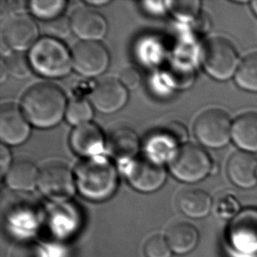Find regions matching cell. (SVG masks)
Here are the masks:
<instances>
[{"instance_id":"e0dca14e","label":"cell","mask_w":257,"mask_h":257,"mask_svg":"<svg viewBox=\"0 0 257 257\" xmlns=\"http://www.w3.org/2000/svg\"><path fill=\"white\" fill-rule=\"evenodd\" d=\"M139 139L134 130L127 126H118L110 131L105 142L108 153L115 160L128 163L137 157Z\"/></svg>"},{"instance_id":"d6a6232c","label":"cell","mask_w":257,"mask_h":257,"mask_svg":"<svg viewBox=\"0 0 257 257\" xmlns=\"http://www.w3.org/2000/svg\"><path fill=\"white\" fill-rule=\"evenodd\" d=\"M119 81L125 88L134 90L139 86L141 83V74L134 67H127L119 74Z\"/></svg>"},{"instance_id":"83f0119b","label":"cell","mask_w":257,"mask_h":257,"mask_svg":"<svg viewBox=\"0 0 257 257\" xmlns=\"http://www.w3.org/2000/svg\"><path fill=\"white\" fill-rule=\"evenodd\" d=\"M5 64L7 72L19 79H23L30 76L33 70L28 56L24 53L19 51H14L7 56Z\"/></svg>"},{"instance_id":"484cf974","label":"cell","mask_w":257,"mask_h":257,"mask_svg":"<svg viewBox=\"0 0 257 257\" xmlns=\"http://www.w3.org/2000/svg\"><path fill=\"white\" fill-rule=\"evenodd\" d=\"M65 114L69 123L78 126L89 123L93 116V111L86 99L75 98L68 104Z\"/></svg>"},{"instance_id":"9a60e30c","label":"cell","mask_w":257,"mask_h":257,"mask_svg":"<svg viewBox=\"0 0 257 257\" xmlns=\"http://www.w3.org/2000/svg\"><path fill=\"white\" fill-rule=\"evenodd\" d=\"M72 31L79 38L89 42H97L104 38L107 32V23L96 11L80 8L74 12L70 18Z\"/></svg>"},{"instance_id":"cb8c5ba5","label":"cell","mask_w":257,"mask_h":257,"mask_svg":"<svg viewBox=\"0 0 257 257\" xmlns=\"http://www.w3.org/2000/svg\"><path fill=\"white\" fill-rule=\"evenodd\" d=\"M166 77L174 88L182 90L193 84L196 74L190 63L175 62L168 67Z\"/></svg>"},{"instance_id":"d6986e66","label":"cell","mask_w":257,"mask_h":257,"mask_svg":"<svg viewBox=\"0 0 257 257\" xmlns=\"http://www.w3.org/2000/svg\"><path fill=\"white\" fill-rule=\"evenodd\" d=\"M232 141L240 151L257 153V113L240 115L233 122Z\"/></svg>"},{"instance_id":"f1b7e54d","label":"cell","mask_w":257,"mask_h":257,"mask_svg":"<svg viewBox=\"0 0 257 257\" xmlns=\"http://www.w3.org/2000/svg\"><path fill=\"white\" fill-rule=\"evenodd\" d=\"M71 28L70 20L65 16H59L51 21H46L43 25V31L48 37L63 39L69 36Z\"/></svg>"},{"instance_id":"277c9868","label":"cell","mask_w":257,"mask_h":257,"mask_svg":"<svg viewBox=\"0 0 257 257\" xmlns=\"http://www.w3.org/2000/svg\"><path fill=\"white\" fill-rule=\"evenodd\" d=\"M214 163L201 147L185 143L170 160V170L178 180L194 184L212 175Z\"/></svg>"},{"instance_id":"d4e9b609","label":"cell","mask_w":257,"mask_h":257,"mask_svg":"<svg viewBox=\"0 0 257 257\" xmlns=\"http://www.w3.org/2000/svg\"><path fill=\"white\" fill-rule=\"evenodd\" d=\"M66 6L63 0H34L29 3L33 14L46 21H51L61 16Z\"/></svg>"},{"instance_id":"d590c367","label":"cell","mask_w":257,"mask_h":257,"mask_svg":"<svg viewBox=\"0 0 257 257\" xmlns=\"http://www.w3.org/2000/svg\"><path fill=\"white\" fill-rule=\"evenodd\" d=\"M110 3V1H86V4L90 5V6H103L106 4Z\"/></svg>"},{"instance_id":"ac0fdd59","label":"cell","mask_w":257,"mask_h":257,"mask_svg":"<svg viewBox=\"0 0 257 257\" xmlns=\"http://www.w3.org/2000/svg\"><path fill=\"white\" fill-rule=\"evenodd\" d=\"M70 143L77 155L88 158L99 156L104 148V136L100 129L90 122L74 129Z\"/></svg>"},{"instance_id":"44dd1931","label":"cell","mask_w":257,"mask_h":257,"mask_svg":"<svg viewBox=\"0 0 257 257\" xmlns=\"http://www.w3.org/2000/svg\"><path fill=\"white\" fill-rule=\"evenodd\" d=\"M166 240L174 253L185 254L197 247L199 235L197 228L191 223L180 221L174 223L168 228Z\"/></svg>"},{"instance_id":"f546056e","label":"cell","mask_w":257,"mask_h":257,"mask_svg":"<svg viewBox=\"0 0 257 257\" xmlns=\"http://www.w3.org/2000/svg\"><path fill=\"white\" fill-rule=\"evenodd\" d=\"M147 257H171V249L164 236L156 234L147 240L144 245Z\"/></svg>"},{"instance_id":"4dcf8cb0","label":"cell","mask_w":257,"mask_h":257,"mask_svg":"<svg viewBox=\"0 0 257 257\" xmlns=\"http://www.w3.org/2000/svg\"><path fill=\"white\" fill-rule=\"evenodd\" d=\"M215 212L222 219H233L240 212L239 202L232 195H224L215 203Z\"/></svg>"},{"instance_id":"9c48e42d","label":"cell","mask_w":257,"mask_h":257,"mask_svg":"<svg viewBox=\"0 0 257 257\" xmlns=\"http://www.w3.org/2000/svg\"><path fill=\"white\" fill-rule=\"evenodd\" d=\"M38 187L46 197L55 201H65L76 191L75 179L66 165L51 163L39 173Z\"/></svg>"},{"instance_id":"8992f818","label":"cell","mask_w":257,"mask_h":257,"mask_svg":"<svg viewBox=\"0 0 257 257\" xmlns=\"http://www.w3.org/2000/svg\"><path fill=\"white\" fill-rule=\"evenodd\" d=\"M233 121L226 111L210 109L202 112L195 120V136L203 146L221 149L232 140Z\"/></svg>"},{"instance_id":"6da1fadb","label":"cell","mask_w":257,"mask_h":257,"mask_svg":"<svg viewBox=\"0 0 257 257\" xmlns=\"http://www.w3.org/2000/svg\"><path fill=\"white\" fill-rule=\"evenodd\" d=\"M21 106L32 125L39 128H50L57 125L66 113V98L58 87L43 83L27 90Z\"/></svg>"},{"instance_id":"5b68a950","label":"cell","mask_w":257,"mask_h":257,"mask_svg":"<svg viewBox=\"0 0 257 257\" xmlns=\"http://www.w3.org/2000/svg\"><path fill=\"white\" fill-rule=\"evenodd\" d=\"M202 62L206 73L218 81H227L234 77L240 64L235 48L221 37L210 39L205 43Z\"/></svg>"},{"instance_id":"8fae6325","label":"cell","mask_w":257,"mask_h":257,"mask_svg":"<svg viewBox=\"0 0 257 257\" xmlns=\"http://www.w3.org/2000/svg\"><path fill=\"white\" fill-rule=\"evenodd\" d=\"M187 136L184 125L178 122H170L150 137L147 143L146 153L162 162L164 159L171 160L176 151L185 144Z\"/></svg>"},{"instance_id":"4316f807","label":"cell","mask_w":257,"mask_h":257,"mask_svg":"<svg viewBox=\"0 0 257 257\" xmlns=\"http://www.w3.org/2000/svg\"><path fill=\"white\" fill-rule=\"evenodd\" d=\"M168 8L174 17L184 22L195 21L200 14L201 2L198 0L169 1Z\"/></svg>"},{"instance_id":"3957f363","label":"cell","mask_w":257,"mask_h":257,"mask_svg":"<svg viewBox=\"0 0 257 257\" xmlns=\"http://www.w3.org/2000/svg\"><path fill=\"white\" fill-rule=\"evenodd\" d=\"M33 70L43 77L59 78L70 73L72 56L62 42L44 37L33 46L28 56Z\"/></svg>"},{"instance_id":"ffe728a7","label":"cell","mask_w":257,"mask_h":257,"mask_svg":"<svg viewBox=\"0 0 257 257\" xmlns=\"http://www.w3.org/2000/svg\"><path fill=\"white\" fill-rule=\"evenodd\" d=\"M177 205L188 217L201 219L211 212L212 199L206 191L200 189H185L177 195Z\"/></svg>"},{"instance_id":"5bb4252c","label":"cell","mask_w":257,"mask_h":257,"mask_svg":"<svg viewBox=\"0 0 257 257\" xmlns=\"http://www.w3.org/2000/svg\"><path fill=\"white\" fill-rule=\"evenodd\" d=\"M90 101L98 111L112 113L125 105L128 94L120 81L105 77L97 82L90 93Z\"/></svg>"},{"instance_id":"1f68e13d","label":"cell","mask_w":257,"mask_h":257,"mask_svg":"<svg viewBox=\"0 0 257 257\" xmlns=\"http://www.w3.org/2000/svg\"><path fill=\"white\" fill-rule=\"evenodd\" d=\"M12 257H46L41 245L34 241H22L14 247Z\"/></svg>"},{"instance_id":"836d02e7","label":"cell","mask_w":257,"mask_h":257,"mask_svg":"<svg viewBox=\"0 0 257 257\" xmlns=\"http://www.w3.org/2000/svg\"><path fill=\"white\" fill-rule=\"evenodd\" d=\"M11 153L10 150L7 149V146L1 144L0 146V171L1 176H6L7 171H9L12 164H11Z\"/></svg>"},{"instance_id":"8d00e7d4","label":"cell","mask_w":257,"mask_h":257,"mask_svg":"<svg viewBox=\"0 0 257 257\" xmlns=\"http://www.w3.org/2000/svg\"><path fill=\"white\" fill-rule=\"evenodd\" d=\"M249 4H250L251 10L257 17V1H251Z\"/></svg>"},{"instance_id":"e575fe53","label":"cell","mask_w":257,"mask_h":257,"mask_svg":"<svg viewBox=\"0 0 257 257\" xmlns=\"http://www.w3.org/2000/svg\"><path fill=\"white\" fill-rule=\"evenodd\" d=\"M7 67L5 64V62L2 60L1 62V71H0V78H1V82H3L5 80V78L7 77Z\"/></svg>"},{"instance_id":"603a6c76","label":"cell","mask_w":257,"mask_h":257,"mask_svg":"<svg viewBox=\"0 0 257 257\" xmlns=\"http://www.w3.org/2000/svg\"><path fill=\"white\" fill-rule=\"evenodd\" d=\"M234 81L240 89L257 92V53L249 55L240 62Z\"/></svg>"},{"instance_id":"7402d4cb","label":"cell","mask_w":257,"mask_h":257,"mask_svg":"<svg viewBox=\"0 0 257 257\" xmlns=\"http://www.w3.org/2000/svg\"><path fill=\"white\" fill-rule=\"evenodd\" d=\"M39 173L40 171L30 161L18 160L6 174V183L12 190L32 191L38 184Z\"/></svg>"},{"instance_id":"4fadbf2b","label":"cell","mask_w":257,"mask_h":257,"mask_svg":"<svg viewBox=\"0 0 257 257\" xmlns=\"http://www.w3.org/2000/svg\"><path fill=\"white\" fill-rule=\"evenodd\" d=\"M16 104H5L0 109V139L8 145H20L30 136V125Z\"/></svg>"},{"instance_id":"30bf717a","label":"cell","mask_w":257,"mask_h":257,"mask_svg":"<svg viewBox=\"0 0 257 257\" xmlns=\"http://www.w3.org/2000/svg\"><path fill=\"white\" fill-rule=\"evenodd\" d=\"M72 63L75 70L85 77H97L109 65L107 49L98 42L82 41L74 46Z\"/></svg>"},{"instance_id":"52a82bcc","label":"cell","mask_w":257,"mask_h":257,"mask_svg":"<svg viewBox=\"0 0 257 257\" xmlns=\"http://www.w3.org/2000/svg\"><path fill=\"white\" fill-rule=\"evenodd\" d=\"M125 176L137 191L153 192L163 186L166 180V171L162 161L144 153L126 163Z\"/></svg>"},{"instance_id":"2e32d148","label":"cell","mask_w":257,"mask_h":257,"mask_svg":"<svg viewBox=\"0 0 257 257\" xmlns=\"http://www.w3.org/2000/svg\"><path fill=\"white\" fill-rule=\"evenodd\" d=\"M230 180L244 190L257 185V158L254 155L238 151L232 155L226 166Z\"/></svg>"},{"instance_id":"7c38bea8","label":"cell","mask_w":257,"mask_h":257,"mask_svg":"<svg viewBox=\"0 0 257 257\" xmlns=\"http://www.w3.org/2000/svg\"><path fill=\"white\" fill-rule=\"evenodd\" d=\"M39 28L30 16L24 14L14 15L5 25L3 38L7 47L22 52L33 48L38 38Z\"/></svg>"},{"instance_id":"7a4b0ae2","label":"cell","mask_w":257,"mask_h":257,"mask_svg":"<svg viewBox=\"0 0 257 257\" xmlns=\"http://www.w3.org/2000/svg\"><path fill=\"white\" fill-rule=\"evenodd\" d=\"M78 191L86 198L103 201L110 198L118 187V172L114 165L104 157H90L76 168Z\"/></svg>"},{"instance_id":"ba28073f","label":"cell","mask_w":257,"mask_h":257,"mask_svg":"<svg viewBox=\"0 0 257 257\" xmlns=\"http://www.w3.org/2000/svg\"><path fill=\"white\" fill-rule=\"evenodd\" d=\"M227 243L241 256L257 254V208L240 211L230 224L226 233Z\"/></svg>"}]
</instances>
